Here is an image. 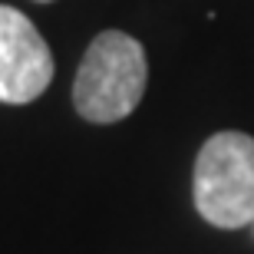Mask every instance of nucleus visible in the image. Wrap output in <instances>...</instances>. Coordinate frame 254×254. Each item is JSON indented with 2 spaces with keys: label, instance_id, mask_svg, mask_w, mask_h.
<instances>
[{
  "label": "nucleus",
  "instance_id": "20e7f679",
  "mask_svg": "<svg viewBox=\"0 0 254 254\" xmlns=\"http://www.w3.org/2000/svg\"><path fill=\"white\" fill-rule=\"evenodd\" d=\"M37 3H53V0H37Z\"/></svg>",
  "mask_w": 254,
  "mask_h": 254
},
{
  "label": "nucleus",
  "instance_id": "f257e3e1",
  "mask_svg": "<svg viewBox=\"0 0 254 254\" xmlns=\"http://www.w3.org/2000/svg\"><path fill=\"white\" fill-rule=\"evenodd\" d=\"M149 83L145 50L123 30H103L89 43L73 83V106L86 123L113 126L135 113Z\"/></svg>",
  "mask_w": 254,
  "mask_h": 254
},
{
  "label": "nucleus",
  "instance_id": "f03ea898",
  "mask_svg": "<svg viewBox=\"0 0 254 254\" xmlns=\"http://www.w3.org/2000/svg\"><path fill=\"white\" fill-rule=\"evenodd\" d=\"M198 215L235 231L254 225V139L245 132H215L201 145L191 175Z\"/></svg>",
  "mask_w": 254,
  "mask_h": 254
},
{
  "label": "nucleus",
  "instance_id": "7ed1b4c3",
  "mask_svg": "<svg viewBox=\"0 0 254 254\" xmlns=\"http://www.w3.org/2000/svg\"><path fill=\"white\" fill-rule=\"evenodd\" d=\"M53 53L33 20L17 7L0 3V103L23 106L53 83Z\"/></svg>",
  "mask_w": 254,
  "mask_h": 254
}]
</instances>
